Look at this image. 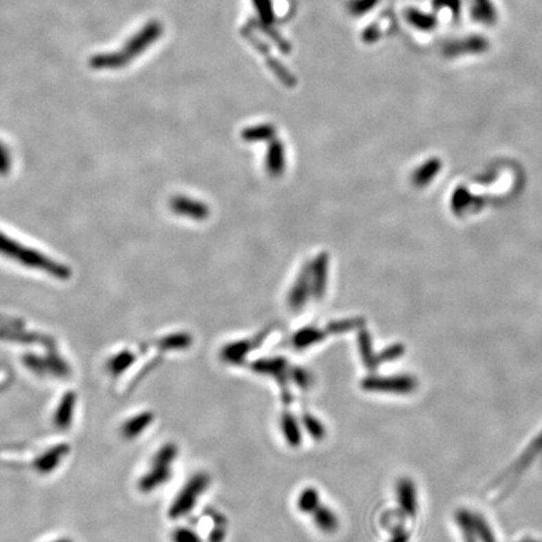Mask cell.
I'll list each match as a JSON object with an SVG mask.
<instances>
[{
  "mask_svg": "<svg viewBox=\"0 0 542 542\" xmlns=\"http://www.w3.org/2000/svg\"><path fill=\"white\" fill-rule=\"evenodd\" d=\"M177 454L179 448L175 443H167L160 448L152 460V468L140 480V490L147 493L167 482L171 477L172 463L176 460Z\"/></svg>",
  "mask_w": 542,
  "mask_h": 542,
  "instance_id": "1",
  "label": "cell"
},
{
  "mask_svg": "<svg viewBox=\"0 0 542 542\" xmlns=\"http://www.w3.org/2000/svg\"><path fill=\"white\" fill-rule=\"evenodd\" d=\"M208 484H210V477L208 473L200 472L193 476L175 498L173 504L170 507L169 516L171 519H180L191 513L193 507L197 504V500L208 489Z\"/></svg>",
  "mask_w": 542,
  "mask_h": 542,
  "instance_id": "2",
  "label": "cell"
},
{
  "mask_svg": "<svg viewBox=\"0 0 542 542\" xmlns=\"http://www.w3.org/2000/svg\"><path fill=\"white\" fill-rule=\"evenodd\" d=\"M360 386L367 392L409 394L416 389L417 380L410 375H393V377L371 375L362 380Z\"/></svg>",
  "mask_w": 542,
  "mask_h": 542,
  "instance_id": "3",
  "label": "cell"
},
{
  "mask_svg": "<svg viewBox=\"0 0 542 542\" xmlns=\"http://www.w3.org/2000/svg\"><path fill=\"white\" fill-rule=\"evenodd\" d=\"M162 32H164L162 25L156 21L147 23L138 33H136L134 37L127 42L123 48V53L130 60H132L145 52L149 45H153L157 39L162 36Z\"/></svg>",
  "mask_w": 542,
  "mask_h": 542,
  "instance_id": "4",
  "label": "cell"
},
{
  "mask_svg": "<svg viewBox=\"0 0 542 542\" xmlns=\"http://www.w3.org/2000/svg\"><path fill=\"white\" fill-rule=\"evenodd\" d=\"M490 48L489 40L481 36H469V37L454 39L448 42L443 47V53L447 57H458L466 54H481L487 52Z\"/></svg>",
  "mask_w": 542,
  "mask_h": 542,
  "instance_id": "5",
  "label": "cell"
},
{
  "mask_svg": "<svg viewBox=\"0 0 542 542\" xmlns=\"http://www.w3.org/2000/svg\"><path fill=\"white\" fill-rule=\"evenodd\" d=\"M253 371L259 374L274 377L282 386L284 392H288L285 386L289 379V365L284 358H273V359H261L251 365Z\"/></svg>",
  "mask_w": 542,
  "mask_h": 542,
  "instance_id": "6",
  "label": "cell"
},
{
  "mask_svg": "<svg viewBox=\"0 0 542 542\" xmlns=\"http://www.w3.org/2000/svg\"><path fill=\"white\" fill-rule=\"evenodd\" d=\"M471 16L475 22L492 27L497 23L498 12L493 0H472Z\"/></svg>",
  "mask_w": 542,
  "mask_h": 542,
  "instance_id": "7",
  "label": "cell"
},
{
  "mask_svg": "<svg viewBox=\"0 0 542 542\" xmlns=\"http://www.w3.org/2000/svg\"><path fill=\"white\" fill-rule=\"evenodd\" d=\"M397 498L403 513L408 516L416 515L418 504L415 483L408 478H402L397 486Z\"/></svg>",
  "mask_w": 542,
  "mask_h": 542,
  "instance_id": "8",
  "label": "cell"
},
{
  "mask_svg": "<svg viewBox=\"0 0 542 542\" xmlns=\"http://www.w3.org/2000/svg\"><path fill=\"white\" fill-rule=\"evenodd\" d=\"M404 18L409 25H412L413 28H416L419 32H433L439 24L436 15L432 14V13H426L416 8H408L404 12Z\"/></svg>",
  "mask_w": 542,
  "mask_h": 542,
  "instance_id": "9",
  "label": "cell"
},
{
  "mask_svg": "<svg viewBox=\"0 0 542 542\" xmlns=\"http://www.w3.org/2000/svg\"><path fill=\"white\" fill-rule=\"evenodd\" d=\"M130 58L123 52L96 54L90 60V66L95 69H117L126 66Z\"/></svg>",
  "mask_w": 542,
  "mask_h": 542,
  "instance_id": "10",
  "label": "cell"
},
{
  "mask_svg": "<svg viewBox=\"0 0 542 542\" xmlns=\"http://www.w3.org/2000/svg\"><path fill=\"white\" fill-rule=\"evenodd\" d=\"M312 515L314 517V523L323 532L332 534L339 528V520L333 510L328 508L327 506H318Z\"/></svg>",
  "mask_w": 542,
  "mask_h": 542,
  "instance_id": "11",
  "label": "cell"
},
{
  "mask_svg": "<svg viewBox=\"0 0 542 542\" xmlns=\"http://www.w3.org/2000/svg\"><path fill=\"white\" fill-rule=\"evenodd\" d=\"M253 348L254 342L231 343L221 352V359L225 363L241 364Z\"/></svg>",
  "mask_w": 542,
  "mask_h": 542,
  "instance_id": "12",
  "label": "cell"
},
{
  "mask_svg": "<svg viewBox=\"0 0 542 542\" xmlns=\"http://www.w3.org/2000/svg\"><path fill=\"white\" fill-rule=\"evenodd\" d=\"M282 430L284 437L290 447H299L301 445V432L297 418L290 412H284L282 417Z\"/></svg>",
  "mask_w": 542,
  "mask_h": 542,
  "instance_id": "13",
  "label": "cell"
},
{
  "mask_svg": "<svg viewBox=\"0 0 542 542\" xmlns=\"http://www.w3.org/2000/svg\"><path fill=\"white\" fill-rule=\"evenodd\" d=\"M441 161L439 158H432L428 160L423 166H421L413 175V184L418 187H423L428 185L432 180L437 176L441 170Z\"/></svg>",
  "mask_w": 542,
  "mask_h": 542,
  "instance_id": "14",
  "label": "cell"
},
{
  "mask_svg": "<svg viewBox=\"0 0 542 542\" xmlns=\"http://www.w3.org/2000/svg\"><path fill=\"white\" fill-rule=\"evenodd\" d=\"M152 421H153V415L149 412H143L141 415H137L125 424L123 428L125 434L128 439L137 437L149 427V424L152 423Z\"/></svg>",
  "mask_w": 542,
  "mask_h": 542,
  "instance_id": "15",
  "label": "cell"
},
{
  "mask_svg": "<svg viewBox=\"0 0 542 542\" xmlns=\"http://www.w3.org/2000/svg\"><path fill=\"white\" fill-rule=\"evenodd\" d=\"M297 505L299 511L312 515L315 511V508L320 505V497L318 491L312 489V487H308V489L301 491L299 497H297Z\"/></svg>",
  "mask_w": 542,
  "mask_h": 542,
  "instance_id": "16",
  "label": "cell"
},
{
  "mask_svg": "<svg viewBox=\"0 0 542 542\" xmlns=\"http://www.w3.org/2000/svg\"><path fill=\"white\" fill-rule=\"evenodd\" d=\"M359 350H360V356L363 358L364 364L368 369L374 371L378 367V358L377 354L373 353V347H371V336L367 332H362L359 334Z\"/></svg>",
  "mask_w": 542,
  "mask_h": 542,
  "instance_id": "17",
  "label": "cell"
},
{
  "mask_svg": "<svg viewBox=\"0 0 542 542\" xmlns=\"http://www.w3.org/2000/svg\"><path fill=\"white\" fill-rule=\"evenodd\" d=\"M324 338V333L317 330L314 328H306L300 330L299 333L294 336V345L297 347V349H304L310 347L312 344L319 342Z\"/></svg>",
  "mask_w": 542,
  "mask_h": 542,
  "instance_id": "18",
  "label": "cell"
},
{
  "mask_svg": "<svg viewBox=\"0 0 542 542\" xmlns=\"http://www.w3.org/2000/svg\"><path fill=\"white\" fill-rule=\"evenodd\" d=\"M457 523L460 526L462 535L466 542H477V535H476L473 522H472V513H468L466 510H460L456 516Z\"/></svg>",
  "mask_w": 542,
  "mask_h": 542,
  "instance_id": "19",
  "label": "cell"
},
{
  "mask_svg": "<svg viewBox=\"0 0 542 542\" xmlns=\"http://www.w3.org/2000/svg\"><path fill=\"white\" fill-rule=\"evenodd\" d=\"M301 421H303L301 423L304 426L305 431L308 432V434L315 441H320L325 437V427L318 418H315L310 413H304Z\"/></svg>",
  "mask_w": 542,
  "mask_h": 542,
  "instance_id": "20",
  "label": "cell"
},
{
  "mask_svg": "<svg viewBox=\"0 0 542 542\" xmlns=\"http://www.w3.org/2000/svg\"><path fill=\"white\" fill-rule=\"evenodd\" d=\"M253 4L260 22L264 25H271L275 19L273 0H253Z\"/></svg>",
  "mask_w": 542,
  "mask_h": 542,
  "instance_id": "21",
  "label": "cell"
},
{
  "mask_svg": "<svg viewBox=\"0 0 542 542\" xmlns=\"http://www.w3.org/2000/svg\"><path fill=\"white\" fill-rule=\"evenodd\" d=\"M542 452V432L541 434L534 441V443H531V446L528 447L526 452L521 456L520 460L517 462L516 466V471H520L525 467H528V465L531 463V460L535 458L537 454Z\"/></svg>",
  "mask_w": 542,
  "mask_h": 542,
  "instance_id": "22",
  "label": "cell"
},
{
  "mask_svg": "<svg viewBox=\"0 0 542 542\" xmlns=\"http://www.w3.org/2000/svg\"><path fill=\"white\" fill-rule=\"evenodd\" d=\"M472 522H473L477 539H480L482 542H497L490 526L487 525L486 521L483 520L482 517H480L477 515H472Z\"/></svg>",
  "mask_w": 542,
  "mask_h": 542,
  "instance_id": "23",
  "label": "cell"
},
{
  "mask_svg": "<svg viewBox=\"0 0 542 542\" xmlns=\"http://www.w3.org/2000/svg\"><path fill=\"white\" fill-rule=\"evenodd\" d=\"M379 0H352L349 4L350 13L353 15H364L377 7Z\"/></svg>",
  "mask_w": 542,
  "mask_h": 542,
  "instance_id": "24",
  "label": "cell"
},
{
  "mask_svg": "<svg viewBox=\"0 0 542 542\" xmlns=\"http://www.w3.org/2000/svg\"><path fill=\"white\" fill-rule=\"evenodd\" d=\"M289 377L293 379V383L297 384L299 388L306 389L312 384V375L303 368H291Z\"/></svg>",
  "mask_w": 542,
  "mask_h": 542,
  "instance_id": "25",
  "label": "cell"
},
{
  "mask_svg": "<svg viewBox=\"0 0 542 542\" xmlns=\"http://www.w3.org/2000/svg\"><path fill=\"white\" fill-rule=\"evenodd\" d=\"M190 343L191 339L187 334L170 335L162 342V347L166 349H184L190 345Z\"/></svg>",
  "mask_w": 542,
  "mask_h": 542,
  "instance_id": "26",
  "label": "cell"
},
{
  "mask_svg": "<svg viewBox=\"0 0 542 542\" xmlns=\"http://www.w3.org/2000/svg\"><path fill=\"white\" fill-rule=\"evenodd\" d=\"M471 204H472V196L465 188L457 190L453 195L452 208L456 212H460V210H465Z\"/></svg>",
  "mask_w": 542,
  "mask_h": 542,
  "instance_id": "27",
  "label": "cell"
},
{
  "mask_svg": "<svg viewBox=\"0 0 542 542\" xmlns=\"http://www.w3.org/2000/svg\"><path fill=\"white\" fill-rule=\"evenodd\" d=\"M173 542H202V539L193 530L187 528H176L172 535Z\"/></svg>",
  "mask_w": 542,
  "mask_h": 542,
  "instance_id": "28",
  "label": "cell"
},
{
  "mask_svg": "<svg viewBox=\"0 0 542 542\" xmlns=\"http://www.w3.org/2000/svg\"><path fill=\"white\" fill-rule=\"evenodd\" d=\"M403 352H404V348L402 347L401 344H394L392 347H389V348H386V350H383L379 356H377V358H378V363H386V362L394 360V359H397V358L403 356Z\"/></svg>",
  "mask_w": 542,
  "mask_h": 542,
  "instance_id": "29",
  "label": "cell"
},
{
  "mask_svg": "<svg viewBox=\"0 0 542 542\" xmlns=\"http://www.w3.org/2000/svg\"><path fill=\"white\" fill-rule=\"evenodd\" d=\"M379 37H380V32H379V28L377 25L367 27L364 29L363 34H362L364 43H368V45L375 43L378 40Z\"/></svg>",
  "mask_w": 542,
  "mask_h": 542,
  "instance_id": "30",
  "label": "cell"
},
{
  "mask_svg": "<svg viewBox=\"0 0 542 542\" xmlns=\"http://www.w3.org/2000/svg\"><path fill=\"white\" fill-rule=\"evenodd\" d=\"M434 4H436L437 7H448L449 9L454 10V12H458V10H460V0H436ZM452 10H451V12H452Z\"/></svg>",
  "mask_w": 542,
  "mask_h": 542,
  "instance_id": "31",
  "label": "cell"
},
{
  "mask_svg": "<svg viewBox=\"0 0 542 542\" xmlns=\"http://www.w3.org/2000/svg\"><path fill=\"white\" fill-rule=\"evenodd\" d=\"M223 537H225V530L223 528H215L210 535V542H223Z\"/></svg>",
  "mask_w": 542,
  "mask_h": 542,
  "instance_id": "32",
  "label": "cell"
},
{
  "mask_svg": "<svg viewBox=\"0 0 542 542\" xmlns=\"http://www.w3.org/2000/svg\"><path fill=\"white\" fill-rule=\"evenodd\" d=\"M389 542H408V535L403 530H398L394 532Z\"/></svg>",
  "mask_w": 542,
  "mask_h": 542,
  "instance_id": "33",
  "label": "cell"
},
{
  "mask_svg": "<svg viewBox=\"0 0 542 542\" xmlns=\"http://www.w3.org/2000/svg\"><path fill=\"white\" fill-rule=\"evenodd\" d=\"M54 542H69V541H66V540H62V541H54Z\"/></svg>",
  "mask_w": 542,
  "mask_h": 542,
  "instance_id": "34",
  "label": "cell"
}]
</instances>
